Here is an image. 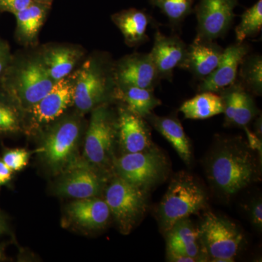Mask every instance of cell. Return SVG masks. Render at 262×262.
Instances as JSON below:
<instances>
[{"label":"cell","instance_id":"obj_25","mask_svg":"<svg viewBox=\"0 0 262 262\" xmlns=\"http://www.w3.org/2000/svg\"><path fill=\"white\" fill-rule=\"evenodd\" d=\"M50 5L33 1L24 10L15 14L19 35L25 39L32 40L37 35L44 23Z\"/></svg>","mask_w":262,"mask_h":262},{"label":"cell","instance_id":"obj_1","mask_svg":"<svg viewBox=\"0 0 262 262\" xmlns=\"http://www.w3.org/2000/svg\"><path fill=\"white\" fill-rule=\"evenodd\" d=\"M206 160L208 178L222 195H234L259 178L254 151L241 138L220 141Z\"/></svg>","mask_w":262,"mask_h":262},{"label":"cell","instance_id":"obj_30","mask_svg":"<svg viewBox=\"0 0 262 262\" xmlns=\"http://www.w3.org/2000/svg\"><path fill=\"white\" fill-rule=\"evenodd\" d=\"M20 121L16 110L0 97V133H13L19 130Z\"/></svg>","mask_w":262,"mask_h":262},{"label":"cell","instance_id":"obj_33","mask_svg":"<svg viewBox=\"0 0 262 262\" xmlns=\"http://www.w3.org/2000/svg\"><path fill=\"white\" fill-rule=\"evenodd\" d=\"M249 217L251 223L256 228L261 230L262 227V203L258 198L255 200L249 206Z\"/></svg>","mask_w":262,"mask_h":262},{"label":"cell","instance_id":"obj_27","mask_svg":"<svg viewBox=\"0 0 262 262\" xmlns=\"http://www.w3.org/2000/svg\"><path fill=\"white\" fill-rule=\"evenodd\" d=\"M262 27V0L248 8L241 16V20L235 28L237 42H244L248 38L255 37Z\"/></svg>","mask_w":262,"mask_h":262},{"label":"cell","instance_id":"obj_26","mask_svg":"<svg viewBox=\"0 0 262 262\" xmlns=\"http://www.w3.org/2000/svg\"><path fill=\"white\" fill-rule=\"evenodd\" d=\"M241 83L248 92L261 96L262 93V58L261 55H246L239 65Z\"/></svg>","mask_w":262,"mask_h":262},{"label":"cell","instance_id":"obj_4","mask_svg":"<svg viewBox=\"0 0 262 262\" xmlns=\"http://www.w3.org/2000/svg\"><path fill=\"white\" fill-rule=\"evenodd\" d=\"M1 80L7 94L19 106L29 110L48 94L56 82L42 61L27 62L16 68L10 66Z\"/></svg>","mask_w":262,"mask_h":262},{"label":"cell","instance_id":"obj_12","mask_svg":"<svg viewBox=\"0 0 262 262\" xmlns=\"http://www.w3.org/2000/svg\"><path fill=\"white\" fill-rule=\"evenodd\" d=\"M76 75L57 81L48 94L29 108L34 121L39 124L53 121L73 103Z\"/></svg>","mask_w":262,"mask_h":262},{"label":"cell","instance_id":"obj_6","mask_svg":"<svg viewBox=\"0 0 262 262\" xmlns=\"http://www.w3.org/2000/svg\"><path fill=\"white\" fill-rule=\"evenodd\" d=\"M105 202L125 233L130 232L146 209L144 189L120 177L108 187Z\"/></svg>","mask_w":262,"mask_h":262},{"label":"cell","instance_id":"obj_13","mask_svg":"<svg viewBox=\"0 0 262 262\" xmlns=\"http://www.w3.org/2000/svg\"><path fill=\"white\" fill-rule=\"evenodd\" d=\"M249 47L244 42H237L224 50L222 59L213 72L202 80L198 87L200 92L211 91L220 93L236 82L239 65L248 54Z\"/></svg>","mask_w":262,"mask_h":262},{"label":"cell","instance_id":"obj_35","mask_svg":"<svg viewBox=\"0 0 262 262\" xmlns=\"http://www.w3.org/2000/svg\"><path fill=\"white\" fill-rule=\"evenodd\" d=\"M167 258L168 261L173 262H195L198 261L196 258L190 257L187 255L183 254L174 251L173 249L167 248Z\"/></svg>","mask_w":262,"mask_h":262},{"label":"cell","instance_id":"obj_39","mask_svg":"<svg viewBox=\"0 0 262 262\" xmlns=\"http://www.w3.org/2000/svg\"><path fill=\"white\" fill-rule=\"evenodd\" d=\"M2 231V226H1V224H0V232H1Z\"/></svg>","mask_w":262,"mask_h":262},{"label":"cell","instance_id":"obj_37","mask_svg":"<svg viewBox=\"0 0 262 262\" xmlns=\"http://www.w3.org/2000/svg\"><path fill=\"white\" fill-rule=\"evenodd\" d=\"M13 172L3 160H0V186L4 185L9 182Z\"/></svg>","mask_w":262,"mask_h":262},{"label":"cell","instance_id":"obj_21","mask_svg":"<svg viewBox=\"0 0 262 262\" xmlns=\"http://www.w3.org/2000/svg\"><path fill=\"white\" fill-rule=\"evenodd\" d=\"M146 118L171 144L183 161L190 163L192 157L190 143L178 119L172 116H157L153 113L150 114Z\"/></svg>","mask_w":262,"mask_h":262},{"label":"cell","instance_id":"obj_5","mask_svg":"<svg viewBox=\"0 0 262 262\" xmlns=\"http://www.w3.org/2000/svg\"><path fill=\"white\" fill-rule=\"evenodd\" d=\"M152 147L119 158L116 168L120 178L144 189L160 182L168 171V162L159 149Z\"/></svg>","mask_w":262,"mask_h":262},{"label":"cell","instance_id":"obj_32","mask_svg":"<svg viewBox=\"0 0 262 262\" xmlns=\"http://www.w3.org/2000/svg\"><path fill=\"white\" fill-rule=\"evenodd\" d=\"M34 0H0V11L16 14L28 7Z\"/></svg>","mask_w":262,"mask_h":262},{"label":"cell","instance_id":"obj_14","mask_svg":"<svg viewBox=\"0 0 262 262\" xmlns=\"http://www.w3.org/2000/svg\"><path fill=\"white\" fill-rule=\"evenodd\" d=\"M117 131L122 150L127 153L139 152L152 147L151 130L144 118L126 107L119 113Z\"/></svg>","mask_w":262,"mask_h":262},{"label":"cell","instance_id":"obj_36","mask_svg":"<svg viewBox=\"0 0 262 262\" xmlns=\"http://www.w3.org/2000/svg\"><path fill=\"white\" fill-rule=\"evenodd\" d=\"M245 130H246V134L248 136V144L251 149L253 151L257 150L258 153L261 155V140L259 137L254 133L251 132L249 128L247 127H244Z\"/></svg>","mask_w":262,"mask_h":262},{"label":"cell","instance_id":"obj_24","mask_svg":"<svg viewBox=\"0 0 262 262\" xmlns=\"http://www.w3.org/2000/svg\"><path fill=\"white\" fill-rule=\"evenodd\" d=\"M78 51L72 48H53L45 53L42 63L48 75L54 81L61 80L70 75L80 58Z\"/></svg>","mask_w":262,"mask_h":262},{"label":"cell","instance_id":"obj_17","mask_svg":"<svg viewBox=\"0 0 262 262\" xmlns=\"http://www.w3.org/2000/svg\"><path fill=\"white\" fill-rule=\"evenodd\" d=\"M167 248L187 255L198 261H204L206 255L198 239V228L189 218L177 222L167 232Z\"/></svg>","mask_w":262,"mask_h":262},{"label":"cell","instance_id":"obj_2","mask_svg":"<svg viewBox=\"0 0 262 262\" xmlns=\"http://www.w3.org/2000/svg\"><path fill=\"white\" fill-rule=\"evenodd\" d=\"M206 201V192L192 176L177 174L170 182L158 208L160 227L167 233L179 221L203 209Z\"/></svg>","mask_w":262,"mask_h":262},{"label":"cell","instance_id":"obj_19","mask_svg":"<svg viewBox=\"0 0 262 262\" xmlns=\"http://www.w3.org/2000/svg\"><path fill=\"white\" fill-rule=\"evenodd\" d=\"M69 213L76 223L88 229L101 228L111 214L106 202L94 198L74 202L69 207Z\"/></svg>","mask_w":262,"mask_h":262},{"label":"cell","instance_id":"obj_16","mask_svg":"<svg viewBox=\"0 0 262 262\" xmlns=\"http://www.w3.org/2000/svg\"><path fill=\"white\" fill-rule=\"evenodd\" d=\"M224 50L214 41L195 38L188 47L185 70L190 71L198 80H204L218 67Z\"/></svg>","mask_w":262,"mask_h":262},{"label":"cell","instance_id":"obj_10","mask_svg":"<svg viewBox=\"0 0 262 262\" xmlns=\"http://www.w3.org/2000/svg\"><path fill=\"white\" fill-rule=\"evenodd\" d=\"M114 75L116 85L154 90L160 78L149 53H134L117 63Z\"/></svg>","mask_w":262,"mask_h":262},{"label":"cell","instance_id":"obj_8","mask_svg":"<svg viewBox=\"0 0 262 262\" xmlns=\"http://www.w3.org/2000/svg\"><path fill=\"white\" fill-rule=\"evenodd\" d=\"M238 0H200L194 8L198 27L196 39L214 41L224 37L233 22Z\"/></svg>","mask_w":262,"mask_h":262},{"label":"cell","instance_id":"obj_38","mask_svg":"<svg viewBox=\"0 0 262 262\" xmlns=\"http://www.w3.org/2000/svg\"><path fill=\"white\" fill-rule=\"evenodd\" d=\"M34 1L40 2V3H48V4H51L52 0H34Z\"/></svg>","mask_w":262,"mask_h":262},{"label":"cell","instance_id":"obj_29","mask_svg":"<svg viewBox=\"0 0 262 262\" xmlns=\"http://www.w3.org/2000/svg\"><path fill=\"white\" fill-rule=\"evenodd\" d=\"M194 0H149L152 6L161 10L173 25H179L193 11Z\"/></svg>","mask_w":262,"mask_h":262},{"label":"cell","instance_id":"obj_18","mask_svg":"<svg viewBox=\"0 0 262 262\" xmlns=\"http://www.w3.org/2000/svg\"><path fill=\"white\" fill-rule=\"evenodd\" d=\"M101 187V179L97 174L84 167L71 171L60 183L58 190L63 195L85 199L98 194Z\"/></svg>","mask_w":262,"mask_h":262},{"label":"cell","instance_id":"obj_9","mask_svg":"<svg viewBox=\"0 0 262 262\" xmlns=\"http://www.w3.org/2000/svg\"><path fill=\"white\" fill-rule=\"evenodd\" d=\"M117 134V122L104 106L94 108L84 144V155L91 163H106Z\"/></svg>","mask_w":262,"mask_h":262},{"label":"cell","instance_id":"obj_3","mask_svg":"<svg viewBox=\"0 0 262 262\" xmlns=\"http://www.w3.org/2000/svg\"><path fill=\"white\" fill-rule=\"evenodd\" d=\"M198 232L203 252L213 261H234L244 243L235 224L212 212L204 215Z\"/></svg>","mask_w":262,"mask_h":262},{"label":"cell","instance_id":"obj_22","mask_svg":"<svg viewBox=\"0 0 262 262\" xmlns=\"http://www.w3.org/2000/svg\"><path fill=\"white\" fill-rule=\"evenodd\" d=\"M113 95L125 103L127 110L143 118H146L157 106L161 105V101L155 96L154 90L116 85Z\"/></svg>","mask_w":262,"mask_h":262},{"label":"cell","instance_id":"obj_28","mask_svg":"<svg viewBox=\"0 0 262 262\" xmlns=\"http://www.w3.org/2000/svg\"><path fill=\"white\" fill-rule=\"evenodd\" d=\"M236 94L232 125L244 127L252 121L258 110L252 96L239 82Z\"/></svg>","mask_w":262,"mask_h":262},{"label":"cell","instance_id":"obj_31","mask_svg":"<svg viewBox=\"0 0 262 262\" xmlns=\"http://www.w3.org/2000/svg\"><path fill=\"white\" fill-rule=\"evenodd\" d=\"M29 154L27 150L16 149L10 150L5 153L3 161L13 171H18L27 166L29 162Z\"/></svg>","mask_w":262,"mask_h":262},{"label":"cell","instance_id":"obj_7","mask_svg":"<svg viewBox=\"0 0 262 262\" xmlns=\"http://www.w3.org/2000/svg\"><path fill=\"white\" fill-rule=\"evenodd\" d=\"M112 83L116 84L115 77H110L102 63L96 60L86 61L76 75L73 101L76 107L82 112L96 108L107 97Z\"/></svg>","mask_w":262,"mask_h":262},{"label":"cell","instance_id":"obj_23","mask_svg":"<svg viewBox=\"0 0 262 262\" xmlns=\"http://www.w3.org/2000/svg\"><path fill=\"white\" fill-rule=\"evenodd\" d=\"M223 100L218 93L204 91L182 103L180 111L191 120H206L224 113Z\"/></svg>","mask_w":262,"mask_h":262},{"label":"cell","instance_id":"obj_15","mask_svg":"<svg viewBox=\"0 0 262 262\" xmlns=\"http://www.w3.org/2000/svg\"><path fill=\"white\" fill-rule=\"evenodd\" d=\"M80 134L77 122L68 120L57 125L48 134L43 145V154L48 163L58 166L72 155Z\"/></svg>","mask_w":262,"mask_h":262},{"label":"cell","instance_id":"obj_34","mask_svg":"<svg viewBox=\"0 0 262 262\" xmlns=\"http://www.w3.org/2000/svg\"><path fill=\"white\" fill-rule=\"evenodd\" d=\"M9 49L6 43L0 39V80L10 67Z\"/></svg>","mask_w":262,"mask_h":262},{"label":"cell","instance_id":"obj_11","mask_svg":"<svg viewBox=\"0 0 262 262\" xmlns=\"http://www.w3.org/2000/svg\"><path fill=\"white\" fill-rule=\"evenodd\" d=\"M188 47L177 36H166L157 31L149 54L160 80L172 81L176 68L185 69Z\"/></svg>","mask_w":262,"mask_h":262},{"label":"cell","instance_id":"obj_20","mask_svg":"<svg viewBox=\"0 0 262 262\" xmlns=\"http://www.w3.org/2000/svg\"><path fill=\"white\" fill-rule=\"evenodd\" d=\"M112 19L121 31L126 44L130 47L140 46L149 39L146 29L150 18L145 12L130 8L113 15Z\"/></svg>","mask_w":262,"mask_h":262}]
</instances>
